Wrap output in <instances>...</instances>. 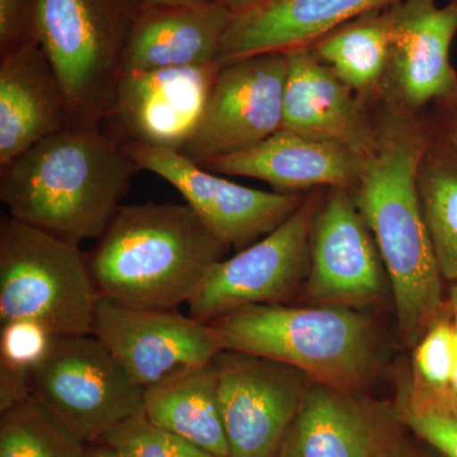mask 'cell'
Returning <instances> with one entry per match:
<instances>
[{"label":"cell","instance_id":"cell-37","mask_svg":"<svg viewBox=\"0 0 457 457\" xmlns=\"http://www.w3.org/2000/svg\"><path fill=\"white\" fill-rule=\"evenodd\" d=\"M86 457H125L122 456L119 451L114 450L113 447L108 446V445L98 444L88 445L87 446Z\"/></svg>","mask_w":457,"mask_h":457},{"label":"cell","instance_id":"cell-38","mask_svg":"<svg viewBox=\"0 0 457 457\" xmlns=\"http://www.w3.org/2000/svg\"><path fill=\"white\" fill-rule=\"evenodd\" d=\"M447 300H449V303L451 309H453V315L457 318V284H453L450 286L449 294H447Z\"/></svg>","mask_w":457,"mask_h":457},{"label":"cell","instance_id":"cell-2","mask_svg":"<svg viewBox=\"0 0 457 457\" xmlns=\"http://www.w3.org/2000/svg\"><path fill=\"white\" fill-rule=\"evenodd\" d=\"M139 165L104 126L68 125L0 168L12 218L69 242L99 239Z\"/></svg>","mask_w":457,"mask_h":457},{"label":"cell","instance_id":"cell-36","mask_svg":"<svg viewBox=\"0 0 457 457\" xmlns=\"http://www.w3.org/2000/svg\"><path fill=\"white\" fill-rule=\"evenodd\" d=\"M143 3L144 7H195L206 4L204 0H143Z\"/></svg>","mask_w":457,"mask_h":457},{"label":"cell","instance_id":"cell-9","mask_svg":"<svg viewBox=\"0 0 457 457\" xmlns=\"http://www.w3.org/2000/svg\"><path fill=\"white\" fill-rule=\"evenodd\" d=\"M122 145L141 170L152 171L173 186L228 249L242 251L269 236L299 209L306 196L237 185L177 150L139 143Z\"/></svg>","mask_w":457,"mask_h":457},{"label":"cell","instance_id":"cell-39","mask_svg":"<svg viewBox=\"0 0 457 457\" xmlns=\"http://www.w3.org/2000/svg\"><path fill=\"white\" fill-rule=\"evenodd\" d=\"M455 2H457V0H455Z\"/></svg>","mask_w":457,"mask_h":457},{"label":"cell","instance_id":"cell-26","mask_svg":"<svg viewBox=\"0 0 457 457\" xmlns=\"http://www.w3.org/2000/svg\"><path fill=\"white\" fill-rule=\"evenodd\" d=\"M87 446L33 396L0 414V457H86Z\"/></svg>","mask_w":457,"mask_h":457},{"label":"cell","instance_id":"cell-14","mask_svg":"<svg viewBox=\"0 0 457 457\" xmlns=\"http://www.w3.org/2000/svg\"><path fill=\"white\" fill-rule=\"evenodd\" d=\"M392 29L380 97L413 113L457 98L450 51L457 36V2L400 0L387 7Z\"/></svg>","mask_w":457,"mask_h":457},{"label":"cell","instance_id":"cell-25","mask_svg":"<svg viewBox=\"0 0 457 457\" xmlns=\"http://www.w3.org/2000/svg\"><path fill=\"white\" fill-rule=\"evenodd\" d=\"M456 356V319L449 300L429 324L413 354V383L395 405L399 413H442Z\"/></svg>","mask_w":457,"mask_h":457},{"label":"cell","instance_id":"cell-31","mask_svg":"<svg viewBox=\"0 0 457 457\" xmlns=\"http://www.w3.org/2000/svg\"><path fill=\"white\" fill-rule=\"evenodd\" d=\"M31 398V374L0 363V414Z\"/></svg>","mask_w":457,"mask_h":457},{"label":"cell","instance_id":"cell-11","mask_svg":"<svg viewBox=\"0 0 457 457\" xmlns=\"http://www.w3.org/2000/svg\"><path fill=\"white\" fill-rule=\"evenodd\" d=\"M213 361L230 457H278L312 378L242 352L221 351Z\"/></svg>","mask_w":457,"mask_h":457},{"label":"cell","instance_id":"cell-34","mask_svg":"<svg viewBox=\"0 0 457 457\" xmlns=\"http://www.w3.org/2000/svg\"><path fill=\"white\" fill-rule=\"evenodd\" d=\"M209 4L219 5V7L227 9L233 16L237 14L245 13L269 0H204Z\"/></svg>","mask_w":457,"mask_h":457},{"label":"cell","instance_id":"cell-19","mask_svg":"<svg viewBox=\"0 0 457 457\" xmlns=\"http://www.w3.org/2000/svg\"><path fill=\"white\" fill-rule=\"evenodd\" d=\"M68 125L64 89L40 44L0 55V168Z\"/></svg>","mask_w":457,"mask_h":457},{"label":"cell","instance_id":"cell-27","mask_svg":"<svg viewBox=\"0 0 457 457\" xmlns=\"http://www.w3.org/2000/svg\"><path fill=\"white\" fill-rule=\"evenodd\" d=\"M101 442L125 457H219L176 433L153 425L144 413L114 427Z\"/></svg>","mask_w":457,"mask_h":457},{"label":"cell","instance_id":"cell-28","mask_svg":"<svg viewBox=\"0 0 457 457\" xmlns=\"http://www.w3.org/2000/svg\"><path fill=\"white\" fill-rule=\"evenodd\" d=\"M55 335L31 319L3 321L0 327V363L32 374L49 353Z\"/></svg>","mask_w":457,"mask_h":457},{"label":"cell","instance_id":"cell-30","mask_svg":"<svg viewBox=\"0 0 457 457\" xmlns=\"http://www.w3.org/2000/svg\"><path fill=\"white\" fill-rule=\"evenodd\" d=\"M399 413V411H398ZM403 425L444 457H457V414L399 413Z\"/></svg>","mask_w":457,"mask_h":457},{"label":"cell","instance_id":"cell-6","mask_svg":"<svg viewBox=\"0 0 457 457\" xmlns=\"http://www.w3.org/2000/svg\"><path fill=\"white\" fill-rule=\"evenodd\" d=\"M98 299L79 245L2 216V323L31 319L55 336L92 335Z\"/></svg>","mask_w":457,"mask_h":457},{"label":"cell","instance_id":"cell-16","mask_svg":"<svg viewBox=\"0 0 457 457\" xmlns=\"http://www.w3.org/2000/svg\"><path fill=\"white\" fill-rule=\"evenodd\" d=\"M403 427L396 407L312 381L278 457H378Z\"/></svg>","mask_w":457,"mask_h":457},{"label":"cell","instance_id":"cell-17","mask_svg":"<svg viewBox=\"0 0 457 457\" xmlns=\"http://www.w3.org/2000/svg\"><path fill=\"white\" fill-rule=\"evenodd\" d=\"M284 54L287 73L282 129L339 144L368 158L376 145L372 108L319 62L309 47Z\"/></svg>","mask_w":457,"mask_h":457},{"label":"cell","instance_id":"cell-10","mask_svg":"<svg viewBox=\"0 0 457 457\" xmlns=\"http://www.w3.org/2000/svg\"><path fill=\"white\" fill-rule=\"evenodd\" d=\"M286 73L284 53L219 66L196 131L180 153L201 165L249 149L281 130Z\"/></svg>","mask_w":457,"mask_h":457},{"label":"cell","instance_id":"cell-20","mask_svg":"<svg viewBox=\"0 0 457 457\" xmlns=\"http://www.w3.org/2000/svg\"><path fill=\"white\" fill-rule=\"evenodd\" d=\"M400 0H269L231 18L219 65L262 54L312 46L319 38L369 12Z\"/></svg>","mask_w":457,"mask_h":457},{"label":"cell","instance_id":"cell-12","mask_svg":"<svg viewBox=\"0 0 457 457\" xmlns=\"http://www.w3.org/2000/svg\"><path fill=\"white\" fill-rule=\"evenodd\" d=\"M389 288L375 237L351 189L327 188L312 225L306 300L360 311L380 303Z\"/></svg>","mask_w":457,"mask_h":457},{"label":"cell","instance_id":"cell-7","mask_svg":"<svg viewBox=\"0 0 457 457\" xmlns=\"http://www.w3.org/2000/svg\"><path fill=\"white\" fill-rule=\"evenodd\" d=\"M31 384L33 398L86 445L144 413L145 387L93 335L55 336Z\"/></svg>","mask_w":457,"mask_h":457},{"label":"cell","instance_id":"cell-23","mask_svg":"<svg viewBox=\"0 0 457 457\" xmlns=\"http://www.w3.org/2000/svg\"><path fill=\"white\" fill-rule=\"evenodd\" d=\"M390 42V18L385 8L354 18L319 38L309 49L360 101L371 107L380 97Z\"/></svg>","mask_w":457,"mask_h":457},{"label":"cell","instance_id":"cell-13","mask_svg":"<svg viewBox=\"0 0 457 457\" xmlns=\"http://www.w3.org/2000/svg\"><path fill=\"white\" fill-rule=\"evenodd\" d=\"M92 335L141 385L212 362L220 343L209 323L177 309H143L99 296Z\"/></svg>","mask_w":457,"mask_h":457},{"label":"cell","instance_id":"cell-22","mask_svg":"<svg viewBox=\"0 0 457 457\" xmlns=\"http://www.w3.org/2000/svg\"><path fill=\"white\" fill-rule=\"evenodd\" d=\"M144 414L153 425L176 433L213 455L230 457L213 360L146 387Z\"/></svg>","mask_w":457,"mask_h":457},{"label":"cell","instance_id":"cell-1","mask_svg":"<svg viewBox=\"0 0 457 457\" xmlns=\"http://www.w3.org/2000/svg\"><path fill=\"white\" fill-rule=\"evenodd\" d=\"M371 108L376 145L351 194L380 252L400 337L416 345L447 302L417 188L431 125L428 112H408L384 101Z\"/></svg>","mask_w":457,"mask_h":457},{"label":"cell","instance_id":"cell-5","mask_svg":"<svg viewBox=\"0 0 457 457\" xmlns=\"http://www.w3.org/2000/svg\"><path fill=\"white\" fill-rule=\"evenodd\" d=\"M143 8V0H36V36L64 89L71 125H104Z\"/></svg>","mask_w":457,"mask_h":457},{"label":"cell","instance_id":"cell-32","mask_svg":"<svg viewBox=\"0 0 457 457\" xmlns=\"http://www.w3.org/2000/svg\"><path fill=\"white\" fill-rule=\"evenodd\" d=\"M378 457H444L437 450L420 440L407 427L402 429L384 447Z\"/></svg>","mask_w":457,"mask_h":457},{"label":"cell","instance_id":"cell-33","mask_svg":"<svg viewBox=\"0 0 457 457\" xmlns=\"http://www.w3.org/2000/svg\"><path fill=\"white\" fill-rule=\"evenodd\" d=\"M428 120L433 137L457 147V98L435 104Z\"/></svg>","mask_w":457,"mask_h":457},{"label":"cell","instance_id":"cell-3","mask_svg":"<svg viewBox=\"0 0 457 457\" xmlns=\"http://www.w3.org/2000/svg\"><path fill=\"white\" fill-rule=\"evenodd\" d=\"M228 251L187 204H122L88 263L99 296L131 308L177 309Z\"/></svg>","mask_w":457,"mask_h":457},{"label":"cell","instance_id":"cell-35","mask_svg":"<svg viewBox=\"0 0 457 457\" xmlns=\"http://www.w3.org/2000/svg\"><path fill=\"white\" fill-rule=\"evenodd\" d=\"M456 319V356L453 365V378H451L449 395H447L446 408L442 413L444 416H456L457 414V318Z\"/></svg>","mask_w":457,"mask_h":457},{"label":"cell","instance_id":"cell-21","mask_svg":"<svg viewBox=\"0 0 457 457\" xmlns=\"http://www.w3.org/2000/svg\"><path fill=\"white\" fill-rule=\"evenodd\" d=\"M233 14L213 4L144 7L122 60V73L212 64Z\"/></svg>","mask_w":457,"mask_h":457},{"label":"cell","instance_id":"cell-8","mask_svg":"<svg viewBox=\"0 0 457 457\" xmlns=\"http://www.w3.org/2000/svg\"><path fill=\"white\" fill-rule=\"evenodd\" d=\"M326 189L309 192L281 227L213 264L189 299L188 314L209 323L243 306L288 299L308 276L312 220Z\"/></svg>","mask_w":457,"mask_h":457},{"label":"cell","instance_id":"cell-4","mask_svg":"<svg viewBox=\"0 0 457 457\" xmlns=\"http://www.w3.org/2000/svg\"><path fill=\"white\" fill-rule=\"evenodd\" d=\"M209 324L222 351L278 361L317 383L359 390L374 371V328L359 309L255 303Z\"/></svg>","mask_w":457,"mask_h":457},{"label":"cell","instance_id":"cell-29","mask_svg":"<svg viewBox=\"0 0 457 457\" xmlns=\"http://www.w3.org/2000/svg\"><path fill=\"white\" fill-rule=\"evenodd\" d=\"M31 41H37L36 0H0V55Z\"/></svg>","mask_w":457,"mask_h":457},{"label":"cell","instance_id":"cell-24","mask_svg":"<svg viewBox=\"0 0 457 457\" xmlns=\"http://www.w3.org/2000/svg\"><path fill=\"white\" fill-rule=\"evenodd\" d=\"M418 197L438 269L457 284V147L433 137L417 170Z\"/></svg>","mask_w":457,"mask_h":457},{"label":"cell","instance_id":"cell-18","mask_svg":"<svg viewBox=\"0 0 457 457\" xmlns=\"http://www.w3.org/2000/svg\"><path fill=\"white\" fill-rule=\"evenodd\" d=\"M365 159L339 144L281 129L257 145L212 159L201 167L216 174L261 179L281 194H303L320 188L351 189Z\"/></svg>","mask_w":457,"mask_h":457},{"label":"cell","instance_id":"cell-15","mask_svg":"<svg viewBox=\"0 0 457 457\" xmlns=\"http://www.w3.org/2000/svg\"><path fill=\"white\" fill-rule=\"evenodd\" d=\"M219 66L121 73L104 122L122 143L182 152L203 117Z\"/></svg>","mask_w":457,"mask_h":457}]
</instances>
